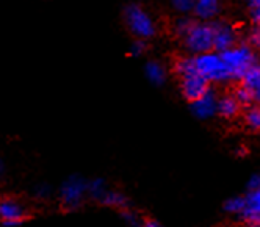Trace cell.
Returning a JSON list of instances; mask_svg holds the SVG:
<instances>
[{"instance_id":"cell-20","label":"cell","mask_w":260,"mask_h":227,"mask_svg":"<svg viewBox=\"0 0 260 227\" xmlns=\"http://www.w3.org/2000/svg\"><path fill=\"white\" fill-rule=\"evenodd\" d=\"M121 218L130 227H141V222H143V219L140 218V215L135 213L134 210H130V209L121 210Z\"/></svg>"},{"instance_id":"cell-24","label":"cell","mask_w":260,"mask_h":227,"mask_svg":"<svg viewBox=\"0 0 260 227\" xmlns=\"http://www.w3.org/2000/svg\"><path fill=\"white\" fill-rule=\"evenodd\" d=\"M146 41L144 40H138L137 41H134V44H132V47H130V52H132V55H135V56H138V55H141V53H144V50H146Z\"/></svg>"},{"instance_id":"cell-12","label":"cell","mask_w":260,"mask_h":227,"mask_svg":"<svg viewBox=\"0 0 260 227\" xmlns=\"http://www.w3.org/2000/svg\"><path fill=\"white\" fill-rule=\"evenodd\" d=\"M193 13L202 21H210L219 13V0H194Z\"/></svg>"},{"instance_id":"cell-29","label":"cell","mask_w":260,"mask_h":227,"mask_svg":"<svg viewBox=\"0 0 260 227\" xmlns=\"http://www.w3.org/2000/svg\"><path fill=\"white\" fill-rule=\"evenodd\" d=\"M4 174H5V163L2 158H0V179L4 177Z\"/></svg>"},{"instance_id":"cell-7","label":"cell","mask_w":260,"mask_h":227,"mask_svg":"<svg viewBox=\"0 0 260 227\" xmlns=\"http://www.w3.org/2000/svg\"><path fill=\"white\" fill-rule=\"evenodd\" d=\"M27 218L25 207L16 199H0V221L5 227H17Z\"/></svg>"},{"instance_id":"cell-23","label":"cell","mask_w":260,"mask_h":227,"mask_svg":"<svg viewBox=\"0 0 260 227\" xmlns=\"http://www.w3.org/2000/svg\"><path fill=\"white\" fill-rule=\"evenodd\" d=\"M50 194H52V190H50V186L46 183H41L35 188V196L38 199H47V198H50Z\"/></svg>"},{"instance_id":"cell-13","label":"cell","mask_w":260,"mask_h":227,"mask_svg":"<svg viewBox=\"0 0 260 227\" xmlns=\"http://www.w3.org/2000/svg\"><path fill=\"white\" fill-rule=\"evenodd\" d=\"M98 202L105 207H111V209H118V210L130 209L128 198L125 194H122L119 191H113V190H107Z\"/></svg>"},{"instance_id":"cell-22","label":"cell","mask_w":260,"mask_h":227,"mask_svg":"<svg viewBox=\"0 0 260 227\" xmlns=\"http://www.w3.org/2000/svg\"><path fill=\"white\" fill-rule=\"evenodd\" d=\"M173 5L180 13H190V11H193L194 0H173Z\"/></svg>"},{"instance_id":"cell-8","label":"cell","mask_w":260,"mask_h":227,"mask_svg":"<svg viewBox=\"0 0 260 227\" xmlns=\"http://www.w3.org/2000/svg\"><path fill=\"white\" fill-rule=\"evenodd\" d=\"M212 25V33H213V52L221 53L228 50L229 47L235 46L237 38H235V31L234 28L226 24V22H210Z\"/></svg>"},{"instance_id":"cell-14","label":"cell","mask_w":260,"mask_h":227,"mask_svg":"<svg viewBox=\"0 0 260 227\" xmlns=\"http://www.w3.org/2000/svg\"><path fill=\"white\" fill-rule=\"evenodd\" d=\"M241 86H245L246 89H249L252 94L258 98L260 94V69H258V64L255 63L254 66H251L243 75H241V79L238 80Z\"/></svg>"},{"instance_id":"cell-3","label":"cell","mask_w":260,"mask_h":227,"mask_svg":"<svg viewBox=\"0 0 260 227\" xmlns=\"http://www.w3.org/2000/svg\"><path fill=\"white\" fill-rule=\"evenodd\" d=\"M193 61H194L196 71L202 75L204 79H207L210 83L212 82L232 80L224 61L221 60L219 53H216V52H207V53L194 55Z\"/></svg>"},{"instance_id":"cell-11","label":"cell","mask_w":260,"mask_h":227,"mask_svg":"<svg viewBox=\"0 0 260 227\" xmlns=\"http://www.w3.org/2000/svg\"><path fill=\"white\" fill-rule=\"evenodd\" d=\"M240 110H241V105L234 98V94H226V96L219 98L216 102V113H219V115L226 119L235 118L240 113Z\"/></svg>"},{"instance_id":"cell-26","label":"cell","mask_w":260,"mask_h":227,"mask_svg":"<svg viewBox=\"0 0 260 227\" xmlns=\"http://www.w3.org/2000/svg\"><path fill=\"white\" fill-rule=\"evenodd\" d=\"M248 190H260V176L252 174L248 180Z\"/></svg>"},{"instance_id":"cell-19","label":"cell","mask_w":260,"mask_h":227,"mask_svg":"<svg viewBox=\"0 0 260 227\" xmlns=\"http://www.w3.org/2000/svg\"><path fill=\"white\" fill-rule=\"evenodd\" d=\"M245 121H246V125L251 130L257 132L260 128V110H258V107H252L251 105L248 108L246 115H245Z\"/></svg>"},{"instance_id":"cell-9","label":"cell","mask_w":260,"mask_h":227,"mask_svg":"<svg viewBox=\"0 0 260 227\" xmlns=\"http://www.w3.org/2000/svg\"><path fill=\"white\" fill-rule=\"evenodd\" d=\"M237 218L246 224L260 222V190H248L245 194V205Z\"/></svg>"},{"instance_id":"cell-25","label":"cell","mask_w":260,"mask_h":227,"mask_svg":"<svg viewBox=\"0 0 260 227\" xmlns=\"http://www.w3.org/2000/svg\"><path fill=\"white\" fill-rule=\"evenodd\" d=\"M260 44V31H258V27H252L251 33H249V46L254 49V47H258Z\"/></svg>"},{"instance_id":"cell-28","label":"cell","mask_w":260,"mask_h":227,"mask_svg":"<svg viewBox=\"0 0 260 227\" xmlns=\"http://www.w3.org/2000/svg\"><path fill=\"white\" fill-rule=\"evenodd\" d=\"M141 227H163V225L155 219H143Z\"/></svg>"},{"instance_id":"cell-4","label":"cell","mask_w":260,"mask_h":227,"mask_svg":"<svg viewBox=\"0 0 260 227\" xmlns=\"http://www.w3.org/2000/svg\"><path fill=\"white\" fill-rule=\"evenodd\" d=\"M182 38L185 49L190 53L201 55L213 52V33L210 22H194L193 27Z\"/></svg>"},{"instance_id":"cell-17","label":"cell","mask_w":260,"mask_h":227,"mask_svg":"<svg viewBox=\"0 0 260 227\" xmlns=\"http://www.w3.org/2000/svg\"><path fill=\"white\" fill-rule=\"evenodd\" d=\"M234 98L238 101V104L241 107H251L255 101H258V98L255 96V94H252L249 89H246L245 86L238 85L235 88V92H234Z\"/></svg>"},{"instance_id":"cell-16","label":"cell","mask_w":260,"mask_h":227,"mask_svg":"<svg viewBox=\"0 0 260 227\" xmlns=\"http://www.w3.org/2000/svg\"><path fill=\"white\" fill-rule=\"evenodd\" d=\"M105 191H107V182H105L102 177L88 180V185H86V194H88L89 198L99 201L101 196H102Z\"/></svg>"},{"instance_id":"cell-1","label":"cell","mask_w":260,"mask_h":227,"mask_svg":"<svg viewBox=\"0 0 260 227\" xmlns=\"http://www.w3.org/2000/svg\"><path fill=\"white\" fill-rule=\"evenodd\" d=\"M219 56H221V60L224 61V64L231 74V79H234V80H240L241 75L257 63L254 49L249 44L232 46L228 50L221 52Z\"/></svg>"},{"instance_id":"cell-30","label":"cell","mask_w":260,"mask_h":227,"mask_svg":"<svg viewBox=\"0 0 260 227\" xmlns=\"http://www.w3.org/2000/svg\"><path fill=\"white\" fill-rule=\"evenodd\" d=\"M248 2H249L251 7H258L260 5V0H248Z\"/></svg>"},{"instance_id":"cell-15","label":"cell","mask_w":260,"mask_h":227,"mask_svg":"<svg viewBox=\"0 0 260 227\" xmlns=\"http://www.w3.org/2000/svg\"><path fill=\"white\" fill-rule=\"evenodd\" d=\"M146 74L149 80L154 83V85H163L165 80H166V72H165V68L157 63V61H149L146 66Z\"/></svg>"},{"instance_id":"cell-31","label":"cell","mask_w":260,"mask_h":227,"mask_svg":"<svg viewBox=\"0 0 260 227\" xmlns=\"http://www.w3.org/2000/svg\"><path fill=\"white\" fill-rule=\"evenodd\" d=\"M246 227H260V222H251V224H246Z\"/></svg>"},{"instance_id":"cell-27","label":"cell","mask_w":260,"mask_h":227,"mask_svg":"<svg viewBox=\"0 0 260 227\" xmlns=\"http://www.w3.org/2000/svg\"><path fill=\"white\" fill-rule=\"evenodd\" d=\"M251 19H252V25L258 27V22H260V10H258V7H251Z\"/></svg>"},{"instance_id":"cell-10","label":"cell","mask_w":260,"mask_h":227,"mask_svg":"<svg viewBox=\"0 0 260 227\" xmlns=\"http://www.w3.org/2000/svg\"><path fill=\"white\" fill-rule=\"evenodd\" d=\"M216 102H218V98L213 92V89L210 88L204 96H201L199 99H196L190 104H191V110L196 118L209 119L216 115Z\"/></svg>"},{"instance_id":"cell-6","label":"cell","mask_w":260,"mask_h":227,"mask_svg":"<svg viewBox=\"0 0 260 227\" xmlns=\"http://www.w3.org/2000/svg\"><path fill=\"white\" fill-rule=\"evenodd\" d=\"M180 91L182 96L187 99L188 102H193L204 96L210 89V82L207 79H204L198 71L188 72L185 75H180Z\"/></svg>"},{"instance_id":"cell-5","label":"cell","mask_w":260,"mask_h":227,"mask_svg":"<svg viewBox=\"0 0 260 227\" xmlns=\"http://www.w3.org/2000/svg\"><path fill=\"white\" fill-rule=\"evenodd\" d=\"M86 185H88V180L77 174L68 177L63 182V185L60 188V198H61V202L66 210L72 212V210L80 209L85 198L88 196Z\"/></svg>"},{"instance_id":"cell-2","label":"cell","mask_w":260,"mask_h":227,"mask_svg":"<svg viewBox=\"0 0 260 227\" xmlns=\"http://www.w3.org/2000/svg\"><path fill=\"white\" fill-rule=\"evenodd\" d=\"M124 21L130 33H134L140 40H149L157 33V27L152 17L140 5H127L124 10Z\"/></svg>"},{"instance_id":"cell-18","label":"cell","mask_w":260,"mask_h":227,"mask_svg":"<svg viewBox=\"0 0 260 227\" xmlns=\"http://www.w3.org/2000/svg\"><path fill=\"white\" fill-rule=\"evenodd\" d=\"M243 205H245V196H234L229 198L224 202V212L231 213V215H238L241 210H243Z\"/></svg>"},{"instance_id":"cell-21","label":"cell","mask_w":260,"mask_h":227,"mask_svg":"<svg viewBox=\"0 0 260 227\" xmlns=\"http://www.w3.org/2000/svg\"><path fill=\"white\" fill-rule=\"evenodd\" d=\"M196 21L194 19H190V17H182V19H179V21L176 22V33L179 35V36H183L185 33H187L191 27H193V24H194Z\"/></svg>"}]
</instances>
